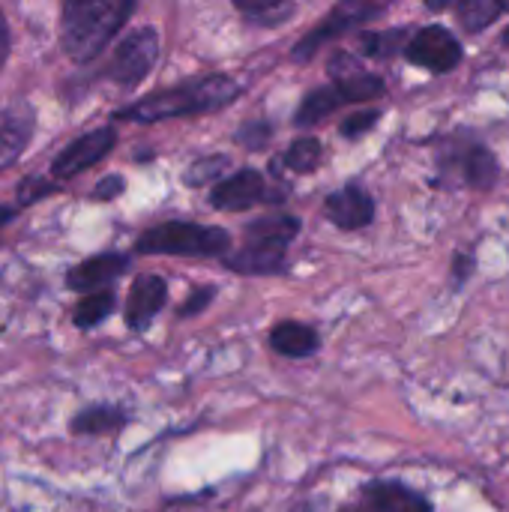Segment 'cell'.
Here are the masks:
<instances>
[{
  "instance_id": "cell-32",
  "label": "cell",
  "mask_w": 509,
  "mask_h": 512,
  "mask_svg": "<svg viewBox=\"0 0 509 512\" xmlns=\"http://www.w3.org/2000/svg\"><path fill=\"white\" fill-rule=\"evenodd\" d=\"M9 45H12V39H9V24H6V18H3V12H0V66L9 60Z\"/></svg>"
},
{
  "instance_id": "cell-24",
  "label": "cell",
  "mask_w": 509,
  "mask_h": 512,
  "mask_svg": "<svg viewBox=\"0 0 509 512\" xmlns=\"http://www.w3.org/2000/svg\"><path fill=\"white\" fill-rule=\"evenodd\" d=\"M321 156H324V147H321L318 138H297V141L285 150V156H282L279 162H282L288 171H294V174H309V171L318 168Z\"/></svg>"
},
{
  "instance_id": "cell-4",
  "label": "cell",
  "mask_w": 509,
  "mask_h": 512,
  "mask_svg": "<svg viewBox=\"0 0 509 512\" xmlns=\"http://www.w3.org/2000/svg\"><path fill=\"white\" fill-rule=\"evenodd\" d=\"M135 249L141 255H177V258H228L231 234L225 228L198 222H162L147 228Z\"/></svg>"
},
{
  "instance_id": "cell-5",
  "label": "cell",
  "mask_w": 509,
  "mask_h": 512,
  "mask_svg": "<svg viewBox=\"0 0 509 512\" xmlns=\"http://www.w3.org/2000/svg\"><path fill=\"white\" fill-rule=\"evenodd\" d=\"M156 60H159V33L153 27H138L126 33L123 42L114 48L105 75L120 87H135L147 78Z\"/></svg>"
},
{
  "instance_id": "cell-22",
  "label": "cell",
  "mask_w": 509,
  "mask_h": 512,
  "mask_svg": "<svg viewBox=\"0 0 509 512\" xmlns=\"http://www.w3.org/2000/svg\"><path fill=\"white\" fill-rule=\"evenodd\" d=\"M411 33L414 30H408V27H393V30H366V33H360V51L366 54V57H393L399 48L405 51V45H408V39H411Z\"/></svg>"
},
{
  "instance_id": "cell-31",
  "label": "cell",
  "mask_w": 509,
  "mask_h": 512,
  "mask_svg": "<svg viewBox=\"0 0 509 512\" xmlns=\"http://www.w3.org/2000/svg\"><path fill=\"white\" fill-rule=\"evenodd\" d=\"M471 273H474V255H456V261H453V285H456V291L468 282Z\"/></svg>"
},
{
  "instance_id": "cell-7",
  "label": "cell",
  "mask_w": 509,
  "mask_h": 512,
  "mask_svg": "<svg viewBox=\"0 0 509 512\" xmlns=\"http://www.w3.org/2000/svg\"><path fill=\"white\" fill-rule=\"evenodd\" d=\"M405 57L414 66H423L435 75H447L465 60V48L456 39V33L447 30L444 24H429L411 33L405 45Z\"/></svg>"
},
{
  "instance_id": "cell-33",
  "label": "cell",
  "mask_w": 509,
  "mask_h": 512,
  "mask_svg": "<svg viewBox=\"0 0 509 512\" xmlns=\"http://www.w3.org/2000/svg\"><path fill=\"white\" fill-rule=\"evenodd\" d=\"M291 512H327V498H309V501H300Z\"/></svg>"
},
{
  "instance_id": "cell-1",
  "label": "cell",
  "mask_w": 509,
  "mask_h": 512,
  "mask_svg": "<svg viewBox=\"0 0 509 512\" xmlns=\"http://www.w3.org/2000/svg\"><path fill=\"white\" fill-rule=\"evenodd\" d=\"M240 84L228 75H204V78H189L183 84H174L168 90H156L153 96L123 108L114 114V120H129V123H159V120H174V117H201L228 108L240 96Z\"/></svg>"
},
{
  "instance_id": "cell-36",
  "label": "cell",
  "mask_w": 509,
  "mask_h": 512,
  "mask_svg": "<svg viewBox=\"0 0 509 512\" xmlns=\"http://www.w3.org/2000/svg\"><path fill=\"white\" fill-rule=\"evenodd\" d=\"M501 45H504V48H509V27L504 30V36H501Z\"/></svg>"
},
{
  "instance_id": "cell-20",
  "label": "cell",
  "mask_w": 509,
  "mask_h": 512,
  "mask_svg": "<svg viewBox=\"0 0 509 512\" xmlns=\"http://www.w3.org/2000/svg\"><path fill=\"white\" fill-rule=\"evenodd\" d=\"M234 6L246 21L261 24V27H279L297 12V3L291 0H237Z\"/></svg>"
},
{
  "instance_id": "cell-18",
  "label": "cell",
  "mask_w": 509,
  "mask_h": 512,
  "mask_svg": "<svg viewBox=\"0 0 509 512\" xmlns=\"http://www.w3.org/2000/svg\"><path fill=\"white\" fill-rule=\"evenodd\" d=\"M126 411H120L117 405H90L81 414L72 417L69 429L72 435H108L117 432L120 426H126Z\"/></svg>"
},
{
  "instance_id": "cell-16",
  "label": "cell",
  "mask_w": 509,
  "mask_h": 512,
  "mask_svg": "<svg viewBox=\"0 0 509 512\" xmlns=\"http://www.w3.org/2000/svg\"><path fill=\"white\" fill-rule=\"evenodd\" d=\"M270 348L288 360H306L321 348L318 333L300 321H282L270 330Z\"/></svg>"
},
{
  "instance_id": "cell-26",
  "label": "cell",
  "mask_w": 509,
  "mask_h": 512,
  "mask_svg": "<svg viewBox=\"0 0 509 512\" xmlns=\"http://www.w3.org/2000/svg\"><path fill=\"white\" fill-rule=\"evenodd\" d=\"M378 120H381V111H378V108L357 111V114H351V117L342 120L339 132H342V138H360V135L372 132V129L378 126Z\"/></svg>"
},
{
  "instance_id": "cell-28",
  "label": "cell",
  "mask_w": 509,
  "mask_h": 512,
  "mask_svg": "<svg viewBox=\"0 0 509 512\" xmlns=\"http://www.w3.org/2000/svg\"><path fill=\"white\" fill-rule=\"evenodd\" d=\"M270 135H273L270 123H264V120H252V123H246V126L237 132V141H243L249 150H258V147H264V144L270 141Z\"/></svg>"
},
{
  "instance_id": "cell-8",
  "label": "cell",
  "mask_w": 509,
  "mask_h": 512,
  "mask_svg": "<svg viewBox=\"0 0 509 512\" xmlns=\"http://www.w3.org/2000/svg\"><path fill=\"white\" fill-rule=\"evenodd\" d=\"M117 144V129L114 126H102V129H93L75 141H69L60 156L51 162V177L60 183V180H69L75 174H84L87 168H93L96 162H102Z\"/></svg>"
},
{
  "instance_id": "cell-30",
  "label": "cell",
  "mask_w": 509,
  "mask_h": 512,
  "mask_svg": "<svg viewBox=\"0 0 509 512\" xmlns=\"http://www.w3.org/2000/svg\"><path fill=\"white\" fill-rule=\"evenodd\" d=\"M123 189H126V180H123L120 174H108L105 180H99V183H96L93 198H96V201H114Z\"/></svg>"
},
{
  "instance_id": "cell-34",
  "label": "cell",
  "mask_w": 509,
  "mask_h": 512,
  "mask_svg": "<svg viewBox=\"0 0 509 512\" xmlns=\"http://www.w3.org/2000/svg\"><path fill=\"white\" fill-rule=\"evenodd\" d=\"M12 219H15V210L0 204V225H6V222H12Z\"/></svg>"
},
{
  "instance_id": "cell-11",
  "label": "cell",
  "mask_w": 509,
  "mask_h": 512,
  "mask_svg": "<svg viewBox=\"0 0 509 512\" xmlns=\"http://www.w3.org/2000/svg\"><path fill=\"white\" fill-rule=\"evenodd\" d=\"M324 213H327V219L336 228H342V231H360V228L372 225V219H375V198L363 186L348 183V186H342V189H336V192L327 195Z\"/></svg>"
},
{
  "instance_id": "cell-23",
  "label": "cell",
  "mask_w": 509,
  "mask_h": 512,
  "mask_svg": "<svg viewBox=\"0 0 509 512\" xmlns=\"http://www.w3.org/2000/svg\"><path fill=\"white\" fill-rule=\"evenodd\" d=\"M114 303L117 297L111 291H99V294H84L75 309H72V321L75 327L81 330H90V327H99L102 321H108V315L114 312Z\"/></svg>"
},
{
  "instance_id": "cell-17",
  "label": "cell",
  "mask_w": 509,
  "mask_h": 512,
  "mask_svg": "<svg viewBox=\"0 0 509 512\" xmlns=\"http://www.w3.org/2000/svg\"><path fill=\"white\" fill-rule=\"evenodd\" d=\"M30 135H33V111L30 108L9 111L0 120V168H6L9 162H15L21 156Z\"/></svg>"
},
{
  "instance_id": "cell-25",
  "label": "cell",
  "mask_w": 509,
  "mask_h": 512,
  "mask_svg": "<svg viewBox=\"0 0 509 512\" xmlns=\"http://www.w3.org/2000/svg\"><path fill=\"white\" fill-rule=\"evenodd\" d=\"M225 168H228V156H204V159H198V162L189 165V171L183 174V183H186V186H207V183H213Z\"/></svg>"
},
{
  "instance_id": "cell-6",
  "label": "cell",
  "mask_w": 509,
  "mask_h": 512,
  "mask_svg": "<svg viewBox=\"0 0 509 512\" xmlns=\"http://www.w3.org/2000/svg\"><path fill=\"white\" fill-rule=\"evenodd\" d=\"M384 12H387V6H384V3H360V0L339 3V6H333V9H330V15H327V18H324L312 33H306V36L294 45L291 57H294L297 63H306V60H312V57H315V51H318V48H324L327 42L339 39V36H342V33H348L351 27L366 24V21H372V18L384 15Z\"/></svg>"
},
{
  "instance_id": "cell-9",
  "label": "cell",
  "mask_w": 509,
  "mask_h": 512,
  "mask_svg": "<svg viewBox=\"0 0 509 512\" xmlns=\"http://www.w3.org/2000/svg\"><path fill=\"white\" fill-rule=\"evenodd\" d=\"M264 201H270V189H267L264 174L255 168H240L237 174L213 183V192H210V204L222 213H243Z\"/></svg>"
},
{
  "instance_id": "cell-14",
  "label": "cell",
  "mask_w": 509,
  "mask_h": 512,
  "mask_svg": "<svg viewBox=\"0 0 509 512\" xmlns=\"http://www.w3.org/2000/svg\"><path fill=\"white\" fill-rule=\"evenodd\" d=\"M363 504L372 512H435L426 495L408 489L405 483H372L363 489Z\"/></svg>"
},
{
  "instance_id": "cell-2",
  "label": "cell",
  "mask_w": 509,
  "mask_h": 512,
  "mask_svg": "<svg viewBox=\"0 0 509 512\" xmlns=\"http://www.w3.org/2000/svg\"><path fill=\"white\" fill-rule=\"evenodd\" d=\"M135 12L132 0H69L60 12V42L75 63H90Z\"/></svg>"
},
{
  "instance_id": "cell-27",
  "label": "cell",
  "mask_w": 509,
  "mask_h": 512,
  "mask_svg": "<svg viewBox=\"0 0 509 512\" xmlns=\"http://www.w3.org/2000/svg\"><path fill=\"white\" fill-rule=\"evenodd\" d=\"M60 192V183L57 180H45V177H27L21 186H18V201L21 204H33L45 195H54Z\"/></svg>"
},
{
  "instance_id": "cell-12",
  "label": "cell",
  "mask_w": 509,
  "mask_h": 512,
  "mask_svg": "<svg viewBox=\"0 0 509 512\" xmlns=\"http://www.w3.org/2000/svg\"><path fill=\"white\" fill-rule=\"evenodd\" d=\"M168 300V285L162 276L156 273H141L135 276L132 288H129V297H126V324L132 333H144L156 315L162 312Z\"/></svg>"
},
{
  "instance_id": "cell-13",
  "label": "cell",
  "mask_w": 509,
  "mask_h": 512,
  "mask_svg": "<svg viewBox=\"0 0 509 512\" xmlns=\"http://www.w3.org/2000/svg\"><path fill=\"white\" fill-rule=\"evenodd\" d=\"M126 267H129V258L120 252L93 255L66 273V288H72L78 294H99V291L111 288L126 273Z\"/></svg>"
},
{
  "instance_id": "cell-29",
  "label": "cell",
  "mask_w": 509,
  "mask_h": 512,
  "mask_svg": "<svg viewBox=\"0 0 509 512\" xmlns=\"http://www.w3.org/2000/svg\"><path fill=\"white\" fill-rule=\"evenodd\" d=\"M216 297V288L213 285H201V288H195L192 294H189V300L180 306V318H192V315H198V312H204L207 306H210V300Z\"/></svg>"
},
{
  "instance_id": "cell-10",
  "label": "cell",
  "mask_w": 509,
  "mask_h": 512,
  "mask_svg": "<svg viewBox=\"0 0 509 512\" xmlns=\"http://www.w3.org/2000/svg\"><path fill=\"white\" fill-rule=\"evenodd\" d=\"M330 75H333V87L339 90L342 102H369L387 93V84L381 75L366 72L348 51H336L330 57Z\"/></svg>"
},
{
  "instance_id": "cell-15",
  "label": "cell",
  "mask_w": 509,
  "mask_h": 512,
  "mask_svg": "<svg viewBox=\"0 0 509 512\" xmlns=\"http://www.w3.org/2000/svg\"><path fill=\"white\" fill-rule=\"evenodd\" d=\"M456 165L462 171V183L477 189V192H489L498 183V177H501L498 156L486 144H468Z\"/></svg>"
},
{
  "instance_id": "cell-3",
  "label": "cell",
  "mask_w": 509,
  "mask_h": 512,
  "mask_svg": "<svg viewBox=\"0 0 509 512\" xmlns=\"http://www.w3.org/2000/svg\"><path fill=\"white\" fill-rule=\"evenodd\" d=\"M300 234V219L291 213L261 216L246 225L243 249L225 258V267L243 276H273L285 273V252Z\"/></svg>"
},
{
  "instance_id": "cell-19",
  "label": "cell",
  "mask_w": 509,
  "mask_h": 512,
  "mask_svg": "<svg viewBox=\"0 0 509 512\" xmlns=\"http://www.w3.org/2000/svg\"><path fill=\"white\" fill-rule=\"evenodd\" d=\"M342 105H345V102H342V96H339V90H336L333 84L315 87V90H309V93L303 96V102H300V108H297V114H294V123H297V126H315V123L327 120L333 111H339Z\"/></svg>"
},
{
  "instance_id": "cell-35",
  "label": "cell",
  "mask_w": 509,
  "mask_h": 512,
  "mask_svg": "<svg viewBox=\"0 0 509 512\" xmlns=\"http://www.w3.org/2000/svg\"><path fill=\"white\" fill-rule=\"evenodd\" d=\"M339 512H372V510H369V507L360 501V504H354V507H345V510H339Z\"/></svg>"
},
{
  "instance_id": "cell-21",
  "label": "cell",
  "mask_w": 509,
  "mask_h": 512,
  "mask_svg": "<svg viewBox=\"0 0 509 512\" xmlns=\"http://www.w3.org/2000/svg\"><path fill=\"white\" fill-rule=\"evenodd\" d=\"M450 9L456 12L459 24L468 33H483L489 24H495V18H501L507 12V3H492V0H462V3H450Z\"/></svg>"
}]
</instances>
